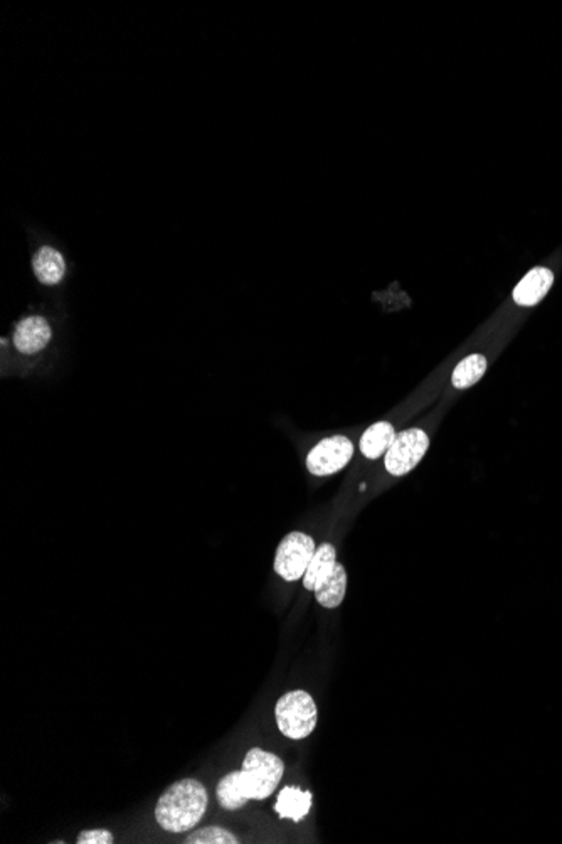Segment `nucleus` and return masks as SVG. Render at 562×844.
<instances>
[{
  "label": "nucleus",
  "mask_w": 562,
  "mask_h": 844,
  "mask_svg": "<svg viewBox=\"0 0 562 844\" xmlns=\"http://www.w3.org/2000/svg\"><path fill=\"white\" fill-rule=\"evenodd\" d=\"M208 802V790L199 780H177L157 800L155 821L167 833H186L202 821Z\"/></svg>",
  "instance_id": "nucleus-1"
},
{
  "label": "nucleus",
  "mask_w": 562,
  "mask_h": 844,
  "mask_svg": "<svg viewBox=\"0 0 562 844\" xmlns=\"http://www.w3.org/2000/svg\"><path fill=\"white\" fill-rule=\"evenodd\" d=\"M285 764L280 757L263 748H251L243 760L241 786L248 800L268 799L280 786Z\"/></svg>",
  "instance_id": "nucleus-2"
},
{
  "label": "nucleus",
  "mask_w": 562,
  "mask_h": 844,
  "mask_svg": "<svg viewBox=\"0 0 562 844\" xmlns=\"http://www.w3.org/2000/svg\"><path fill=\"white\" fill-rule=\"evenodd\" d=\"M275 718L280 734L285 735L290 740H303L313 734L319 720V711L312 695L297 689L278 700Z\"/></svg>",
  "instance_id": "nucleus-3"
},
{
  "label": "nucleus",
  "mask_w": 562,
  "mask_h": 844,
  "mask_svg": "<svg viewBox=\"0 0 562 844\" xmlns=\"http://www.w3.org/2000/svg\"><path fill=\"white\" fill-rule=\"evenodd\" d=\"M317 551L313 538L307 533L287 534L276 548L275 571L285 582H298L305 577L312 558Z\"/></svg>",
  "instance_id": "nucleus-4"
},
{
  "label": "nucleus",
  "mask_w": 562,
  "mask_h": 844,
  "mask_svg": "<svg viewBox=\"0 0 562 844\" xmlns=\"http://www.w3.org/2000/svg\"><path fill=\"white\" fill-rule=\"evenodd\" d=\"M430 447V438L419 428H409L396 435L394 442L389 447L384 456V467L394 478H403L418 466L421 458L426 456Z\"/></svg>",
  "instance_id": "nucleus-5"
},
{
  "label": "nucleus",
  "mask_w": 562,
  "mask_h": 844,
  "mask_svg": "<svg viewBox=\"0 0 562 844\" xmlns=\"http://www.w3.org/2000/svg\"><path fill=\"white\" fill-rule=\"evenodd\" d=\"M353 440L345 435H333L320 440L307 456V468L315 478H327L349 466L353 457Z\"/></svg>",
  "instance_id": "nucleus-6"
},
{
  "label": "nucleus",
  "mask_w": 562,
  "mask_h": 844,
  "mask_svg": "<svg viewBox=\"0 0 562 844\" xmlns=\"http://www.w3.org/2000/svg\"><path fill=\"white\" fill-rule=\"evenodd\" d=\"M53 325L41 314L26 315L15 324L12 333V345L23 355H36L43 353L53 341Z\"/></svg>",
  "instance_id": "nucleus-7"
},
{
  "label": "nucleus",
  "mask_w": 562,
  "mask_h": 844,
  "mask_svg": "<svg viewBox=\"0 0 562 844\" xmlns=\"http://www.w3.org/2000/svg\"><path fill=\"white\" fill-rule=\"evenodd\" d=\"M33 272L41 285L56 287L66 278V258L55 246H41L33 256Z\"/></svg>",
  "instance_id": "nucleus-8"
},
{
  "label": "nucleus",
  "mask_w": 562,
  "mask_h": 844,
  "mask_svg": "<svg viewBox=\"0 0 562 844\" xmlns=\"http://www.w3.org/2000/svg\"><path fill=\"white\" fill-rule=\"evenodd\" d=\"M552 283H554V273L549 268H532L514 289V300L517 305H524V307L537 305L540 300L547 295Z\"/></svg>",
  "instance_id": "nucleus-9"
},
{
  "label": "nucleus",
  "mask_w": 562,
  "mask_h": 844,
  "mask_svg": "<svg viewBox=\"0 0 562 844\" xmlns=\"http://www.w3.org/2000/svg\"><path fill=\"white\" fill-rule=\"evenodd\" d=\"M337 567V551L335 546L331 543H323L317 546V551L310 561L309 568L303 577V587L315 592L319 590L329 578H331L333 570Z\"/></svg>",
  "instance_id": "nucleus-10"
},
{
  "label": "nucleus",
  "mask_w": 562,
  "mask_h": 844,
  "mask_svg": "<svg viewBox=\"0 0 562 844\" xmlns=\"http://www.w3.org/2000/svg\"><path fill=\"white\" fill-rule=\"evenodd\" d=\"M394 438H396V430L393 423H374L361 437V452L365 458L377 460L379 457L386 456Z\"/></svg>",
  "instance_id": "nucleus-11"
},
{
  "label": "nucleus",
  "mask_w": 562,
  "mask_h": 844,
  "mask_svg": "<svg viewBox=\"0 0 562 844\" xmlns=\"http://www.w3.org/2000/svg\"><path fill=\"white\" fill-rule=\"evenodd\" d=\"M310 808H312V794L309 790L298 789L291 786H288L280 792L275 806L280 818L295 822L301 821L309 814Z\"/></svg>",
  "instance_id": "nucleus-12"
},
{
  "label": "nucleus",
  "mask_w": 562,
  "mask_h": 844,
  "mask_svg": "<svg viewBox=\"0 0 562 844\" xmlns=\"http://www.w3.org/2000/svg\"><path fill=\"white\" fill-rule=\"evenodd\" d=\"M345 592H347V571L343 565L337 563L331 578L319 590H315V600L323 609H337L345 599Z\"/></svg>",
  "instance_id": "nucleus-13"
},
{
  "label": "nucleus",
  "mask_w": 562,
  "mask_h": 844,
  "mask_svg": "<svg viewBox=\"0 0 562 844\" xmlns=\"http://www.w3.org/2000/svg\"><path fill=\"white\" fill-rule=\"evenodd\" d=\"M216 796H218L220 808L226 811H238L244 808L248 799L244 796L243 786H241V770H234L231 774L220 778Z\"/></svg>",
  "instance_id": "nucleus-14"
},
{
  "label": "nucleus",
  "mask_w": 562,
  "mask_h": 844,
  "mask_svg": "<svg viewBox=\"0 0 562 844\" xmlns=\"http://www.w3.org/2000/svg\"><path fill=\"white\" fill-rule=\"evenodd\" d=\"M486 359L482 355H472L462 359L453 371V386L466 389L474 386L478 379L485 375Z\"/></svg>",
  "instance_id": "nucleus-15"
},
{
  "label": "nucleus",
  "mask_w": 562,
  "mask_h": 844,
  "mask_svg": "<svg viewBox=\"0 0 562 844\" xmlns=\"http://www.w3.org/2000/svg\"><path fill=\"white\" fill-rule=\"evenodd\" d=\"M240 839L220 826H206L186 838V844H238Z\"/></svg>",
  "instance_id": "nucleus-16"
},
{
  "label": "nucleus",
  "mask_w": 562,
  "mask_h": 844,
  "mask_svg": "<svg viewBox=\"0 0 562 844\" xmlns=\"http://www.w3.org/2000/svg\"><path fill=\"white\" fill-rule=\"evenodd\" d=\"M77 844H111L115 838L108 829H88L77 836Z\"/></svg>",
  "instance_id": "nucleus-17"
}]
</instances>
